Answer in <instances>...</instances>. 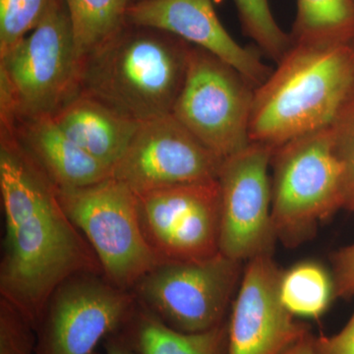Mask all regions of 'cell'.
I'll use <instances>...</instances> for the list:
<instances>
[{
	"instance_id": "20",
	"label": "cell",
	"mask_w": 354,
	"mask_h": 354,
	"mask_svg": "<svg viewBox=\"0 0 354 354\" xmlns=\"http://www.w3.org/2000/svg\"><path fill=\"white\" fill-rule=\"evenodd\" d=\"M293 43L353 44L354 0H297Z\"/></svg>"
},
{
	"instance_id": "3",
	"label": "cell",
	"mask_w": 354,
	"mask_h": 354,
	"mask_svg": "<svg viewBox=\"0 0 354 354\" xmlns=\"http://www.w3.org/2000/svg\"><path fill=\"white\" fill-rule=\"evenodd\" d=\"M190 46L167 32L127 24L81 60L78 95L135 122L171 114Z\"/></svg>"
},
{
	"instance_id": "21",
	"label": "cell",
	"mask_w": 354,
	"mask_h": 354,
	"mask_svg": "<svg viewBox=\"0 0 354 354\" xmlns=\"http://www.w3.org/2000/svg\"><path fill=\"white\" fill-rule=\"evenodd\" d=\"M243 31L261 53L278 64L292 46L290 35L279 27L269 0H234Z\"/></svg>"
},
{
	"instance_id": "18",
	"label": "cell",
	"mask_w": 354,
	"mask_h": 354,
	"mask_svg": "<svg viewBox=\"0 0 354 354\" xmlns=\"http://www.w3.org/2000/svg\"><path fill=\"white\" fill-rule=\"evenodd\" d=\"M279 295L293 316L320 318L335 298L332 272L316 261H301L283 270Z\"/></svg>"
},
{
	"instance_id": "16",
	"label": "cell",
	"mask_w": 354,
	"mask_h": 354,
	"mask_svg": "<svg viewBox=\"0 0 354 354\" xmlns=\"http://www.w3.org/2000/svg\"><path fill=\"white\" fill-rule=\"evenodd\" d=\"M51 116L72 142L111 171L140 125L81 95Z\"/></svg>"
},
{
	"instance_id": "1",
	"label": "cell",
	"mask_w": 354,
	"mask_h": 354,
	"mask_svg": "<svg viewBox=\"0 0 354 354\" xmlns=\"http://www.w3.org/2000/svg\"><path fill=\"white\" fill-rule=\"evenodd\" d=\"M0 295L35 328L58 286L83 272L102 274L101 264L65 214L57 188L6 130L0 142Z\"/></svg>"
},
{
	"instance_id": "23",
	"label": "cell",
	"mask_w": 354,
	"mask_h": 354,
	"mask_svg": "<svg viewBox=\"0 0 354 354\" xmlns=\"http://www.w3.org/2000/svg\"><path fill=\"white\" fill-rule=\"evenodd\" d=\"M330 128L344 176V209L354 213V95Z\"/></svg>"
},
{
	"instance_id": "11",
	"label": "cell",
	"mask_w": 354,
	"mask_h": 354,
	"mask_svg": "<svg viewBox=\"0 0 354 354\" xmlns=\"http://www.w3.org/2000/svg\"><path fill=\"white\" fill-rule=\"evenodd\" d=\"M140 221L162 261L207 259L220 252L218 178L137 195Z\"/></svg>"
},
{
	"instance_id": "4",
	"label": "cell",
	"mask_w": 354,
	"mask_h": 354,
	"mask_svg": "<svg viewBox=\"0 0 354 354\" xmlns=\"http://www.w3.org/2000/svg\"><path fill=\"white\" fill-rule=\"evenodd\" d=\"M80 67L64 0H53L41 23L0 57L1 125L57 113L78 95Z\"/></svg>"
},
{
	"instance_id": "13",
	"label": "cell",
	"mask_w": 354,
	"mask_h": 354,
	"mask_svg": "<svg viewBox=\"0 0 354 354\" xmlns=\"http://www.w3.org/2000/svg\"><path fill=\"white\" fill-rule=\"evenodd\" d=\"M281 272L272 255L244 265L227 319V354H281L308 332L281 301Z\"/></svg>"
},
{
	"instance_id": "12",
	"label": "cell",
	"mask_w": 354,
	"mask_h": 354,
	"mask_svg": "<svg viewBox=\"0 0 354 354\" xmlns=\"http://www.w3.org/2000/svg\"><path fill=\"white\" fill-rule=\"evenodd\" d=\"M221 164L171 113L140 123L111 176L141 195L213 180Z\"/></svg>"
},
{
	"instance_id": "15",
	"label": "cell",
	"mask_w": 354,
	"mask_h": 354,
	"mask_svg": "<svg viewBox=\"0 0 354 354\" xmlns=\"http://www.w3.org/2000/svg\"><path fill=\"white\" fill-rule=\"evenodd\" d=\"M1 129L15 137L57 189L85 187L113 174L111 169L72 142L51 115L19 118L1 125Z\"/></svg>"
},
{
	"instance_id": "5",
	"label": "cell",
	"mask_w": 354,
	"mask_h": 354,
	"mask_svg": "<svg viewBox=\"0 0 354 354\" xmlns=\"http://www.w3.org/2000/svg\"><path fill=\"white\" fill-rule=\"evenodd\" d=\"M272 218L278 241H308L321 221L344 209V176L332 128L291 140L272 151Z\"/></svg>"
},
{
	"instance_id": "10",
	"label": "cell",
	"mask_w": 354,
	"mask_h": 354,
	"mask_svg": "<svg viewBox=\"0 0 354 354\" xmlns=\"http://www.w3.org/2000/svg\"><path fill=\"white\" fill-rule=\"evenodd\" d=\"M272 151L271 147L252 142L223 160L218 172L220 252L244 264L272 255L278 241L272 218L269 176Z\"/></svg>"
},
{
	"instance_id": "6",
	"label": "cell",
	"mask_w": 354,
	"mask_h": 354,
	"mask_svg": "<svg viewBox=\"0 0 354 354\" xmlns=\"http://www.w3.org/2000/svg\"><path fill=\"white\" fill-rule=\"evenodd\" d=\"M69 220L94 251L102 274L125 290L164 262L149 243L138 209V198L113 176L101 183L57 189Z\"/></svg>"
},
{
	"instance_id": "29",
	"label": "cell",
	"mask_w": 354,
	"mask_h": 354,
	"mask_svg": "<svg viewBox=\"0 0 354 354\" xmlns=\"http://www.w3.org/2000/svg\"><path fill=\"white\" fill-rule=\"evenodd\" d=\"M351 46H353V53H354V41L353 44H351Z\"/></svg>"
},
{
	"instance_id": "28",
	"label": "cell",
	"mask_w": 354,
	"mask_h": 354,
	"mask_svg": "<svg viewBox=\"0 0 354 354\" xmlns=\"http://www.w3.org/2000/svg\"><path fill=\"white\" fill-rule=\"evenodd\" d=\"M104 349L106 354H137L120 333L104 339Z\"/></svg>"
},
{
	"instance_id": "14",
	"label": "cell",
	"mask_w": 354,
	"mask_h": 354,
	"mask_svg": "<svg viewBox=\"0 0 354 354\" xmlns=\"http://www.w3.org/2000/svg\"><path fill=\"white\" fill-rule=\"evenodd\" d=\"M127 24L171 34L227 62L259 87L272 73L260 53L237 43L221 24L213 0H139L130 4Z\"/></svg>"
},
{
	"instance_id": "25",
	"label": "cell",
	"mask_w": 354,
	"mask_h": 354,
	"mask_svg": "<svg viewBox=\"0 0 354 354\" xmlns=\"http://www.w3.org/2000/svg\"><path fill=\"white\" fill-rule=\"evenodd\" d=\"M335 298L354 297V243L342 247L330 256Z\"/></svg>"
},
{
	"instance_id": "9",
	"label": "cell",
	"mask_w": 354,
	"mask_h": 354,
	"mask_svg": "<svg viewBox=\"0 0 354 354\" xmlns=\"http://www.w3.org/2000/svg\"><path fill=\"white\" fill-rule=\"evenodd\" d=\"M136 297L104 274H75L58 286L36 327L37 354H97L100 342L118 334L137 308Z\"/></svg>"
},
{
	"instance_id": "8",
	"label": "cell",
	"mask_w": 354,
	"mask_h": 354,
	"mask_svg": "<svg viewBox=\"0 0 354 354\" xmlns=\"http://www.w3.org/2000/svg\"><path fill=\"white\" fill-rule=\"evenodd\" d=\"M244 263L221 252L198 261H165L132 288L137 302L171 329L207 332L225 323Z\"/></svg>"
},
{
	"instance_id": "19",
	"label": "cell",
	"mask_w": 354,
	"mask_h": 354,
	"mask_svg": "<svg viewBox=\"0 0 354 354\" xmlns=\"http://www.w3.org/2000/svg\"><path fill=\"white\" fill-rule=\"evenodd\" d=\"M64 3L80 62L127 24L130 0H64Z\"/></svg>"
},
{
	"instance_id": "17",
	"label": "cell",
	"mask_w": 354,
	"mask_h": 354,
	"mask_svg": "<svg viewBox=\"0 0 354 354\" xmlns=\"http://www.w3.org/2000/svg\"><path fill=\"white\" fill-rule=\"evenodd\" d=\"M120 334L137 354H227V321L207 332L185 334L139 304Z\"/></svg>"
},
{
	"instance_id": "26",
	"label": "cell",
	"mask_w": 354,
	"mask_h": 354,
	"mask_svg": "<svg viewBox=\"0 0 354 354\" xmlns=\"http://www.w3.org/2000/svg\"><path fill=\"white\" fill-rule=\"evenodd\" d=\"M314 351L315 354H354V312L337 334L314 337Z\"/></svg>"
},
{
	"instance_id": "24",
	"label": "cell",
	"mask_w": 354,
	"mask_h": 354,
	"mask_svg": "<svg viewBox=\"0 0 354 354\" xmlns=\"http://www.w3.org/2000/svg\"><path fill=\"white\" fill-rule=\"evenodd\" d=\"M35 328L6 299H0V354H37Z\"/></svg>"
},
{
	"instance_id": "22",
	"label": "cell",
	"mask_w": 354,
	"mask_h": 354,
	"mask_svg": "<svg viewBox=\"0 0 354 354\" xmlns=\"http://www.w3.org/2000/svg\"><path fill=\"white\" fill-rule=\"evenodd\" d=\"M53 0H0V57L44 19Z\"/></svg>"
},
{
	"instance_id": "27",
	"label": "cell",
	"mask_w": 354,
	"mask_h": 354,
	"mask_svg": "<svg viewBox=\"0 0 354 354\" xmlns=\"http://www.w3.org/2000/svg\"><path fill=\"white\" fill-rule=\"evenodd\" d=\"M314 335L310 332L305 333L297 341L291 344L281 354H315L314 351Z\"/></svg>"
},
{
	"instance_id": "7",
	"label": "cell",
	"mask_w": 354,
	"mask_h": 354,
	"mask_svg": "<svg viewBox=\"0 0 354 354\" xmlns=\"http://www.w3.org/2000/svg\"><path fill=\"white\" fill-rule=\"evenodd\" d=\"M255 87L213 53L191 44L172 114L221 162L250 145Z\"/></svg>"
},
{
	"instance_id": "2",
	"label": "cell",
	"mask_w": 354,
	"mask_h": 354,
	"mask_svg": "<svg viewBox=\"0 0 354 354\" xmlns=\"http://www.w3.org/2000/svg\"><path fill=\"white\" fill-rule=\"evenodd\" d=\"M354 95L351 44L293 43L255 88L251 143L279 148L332 127Z\"/></svg>"
}]
</instances>
